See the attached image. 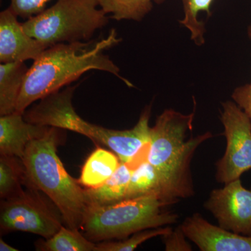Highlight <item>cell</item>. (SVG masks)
<instances>
[{
  "label": "cell",
  "instance_id": "4fadbf2b",
  "mask_svg": "<svg viewBox=\"0 0 251 251\" xmlns=\"http://www.w3.org/2000/svg\"><path fill=\"white\" fill-rule=\"evenodd\" d=\"M28 68L24 62L0 64V115L16 112Z\"/></svg>",
  "mask_w": 251,
  "mask_h": 251
},
{
  "label": "cell",
  "instance_id": "d6986e66",
  "mask_svg": "<svg viewBox=\"0 0 251 251\" xmlns=\"http://www.w3.org/2000/svg\"><path fill=\"white\" fill-rule=\"evenodd\" d=\"M99 8L117 21H141L151 11L153 0H97Z\"/></svg>",
  "mask_w": 251,
  "mask_h": 251
},
{
  "label": "cell",
  "instance_id": "2e32d148",
  "mask_svg": "<svg viewBox=\"0 0 251 251\" xmlns=\"http://www.w3.org/2000/svg\"><path fill=\"white\" fill-rule=\"evenodd\" d=\"M156 195L165 201L164 184L161 175L148 161L143 162L132 172L125 200Z\"/></svg>",
  "mask_w": 251,
  "mask_h": 251
},
{
  "label": "cell",
  "instance_id": "30bf717a",
  "mask_svg": "<svg viewBox=\"0 0 251 251\" xmlns=\"http://www.w3.org/2000/svg\"><path fill=\"white\" fill-rule=\"evenodd\" d=\"M181 228L202 251H251V237L235 233L208 222L200 214L184 220Z\"/></svg>",
  "mask_w": 251,
  "mask_h": 251
},
{
  "label": "cell",
  "instance_id": "484cf974",
  "mask_svg": "<svg viewBox=\"0 0 251 251\" xmlns=\"http://www.w3.org/2000/svg\"><path fill=\"white\" fill-rule=\"evenodd\" d=\"M248 35H249V37L250 38L251 40V24L248 27Z\"/></svg>",
  "mask_w": 251,
  "mask_h": 251
},
{
  "label": "cell",
  "instance_id": "7c38bea8",
  "mask_svg": "<svg viewBox=\"0 0 251 251\" xmlns=\"http://www.w3.org/2000/svg\"><path fill=\"white\" fill-rule=\"evenodd\" d=\"M50 126L29 123L23 114L14 112L0 117V154L23 159L28 144L44 135Z\"/></svg>",
  "mask_w": 251,
  "mask_h": 251
},
{
  "label": "cell",
  "instance_id": "d4e9b609",
  "mask_svg": "<svg viewBox=\"0 0 251 251\" xmlns=\"http://www.w3.org/2000/svg\"><path fill=\"white\" fill-rule=\"evenodd\" d=\"M0 251H18V249L11 247L7 243L4 242L2 239H0Z\"/></svg>",
  "mask_w": 251,
  "mask_h": 251
},
{
  "label": "cell",
  "instance_id": "5bb4252c",
  "mask_svg": "<svg viewBox=\"0 0 251 251\" xmlns=\"http://www.w3.org/2000/svg\"><path fill=\"white\" fill-rule=\"evenodd\" d=\"M132 172L121 162L115 173L103 184L97 188H85L87 206L109 205L125 201Z\"/></svg>",
  "mask_w": 251,
  "mask_h": 251
},
{
  "label": "cell",
  "instance_id": "ac0fdd59",
  "mask_svg": "<svg viewBox=\"0 0 251 251\" xmlns=\"http://www.w3.org/2000/svg\"><path fill=\"white\" fill-rule=\"evenodd\" d=\"M25 181V168L21 158L0 154V198L14 196L23 189Z\"/></svg>",
  "mask_w": 251,
  "mask_h": 251
},
{
  "label": "cell",
  "instance_id": "277c9868",
  "mask_svg": "<svg viewBox=\"0 0 251 251\" xmlns=\"http://www.w3.org/2000/svg\"><path fill=\"white\" fill-rule=\"evenodd\" d=\"M62 130L50 126L44 135L28 144L22 159L25 186L44 193L58 208L66 226L80 229L87 208L85 188L69 175L57 156Z\"/></svg>",
  "mask_w": 251,
  "mask_h": 251
},
{
  "label": "cell",
  "instance_id": "603a6c76",
  "mask_svg": "<svg viewBox=\"0 0 251 251\" xmlns=\"http://www.w3.org/2000/svg\"><path fill=\"white\" fill-rule=\"evenodd\" d=\"M232 99L251 122V80L250 83L237 87L232 92Z\"/></svg>",
  "mask_w": 251,
  "mask_h": 251
},
{
  "label": "cell",
  "instance_id": "4316f807",
  "mask_svg": "<svg viewBox=\"0 0 251 251\" xmlns=\"http://www.w3.org/2000/svg\"><path fill=\"white\" fill-rule=\"evenodd\" d=\"M165 1L166 0H153V2L156 3V4H161V3Z\"/></svg>",
  "mask_w": 251,
  "mask_h": 251
},
{
  "label": "cell",
  "instance_id": "5b68a950",
  "mask_svg": "<svg viewBox=\"0 0 251 251\" xmlns=\"http://www.w3.org/2000/svg\"><path fill=\"white\" fill-rule=\"evenodd\" d=\"M167 205L156 195L109 205H88L80 229L85 237L94 243L122 240L140 231L175 224L179 216L163 211Z\"/></svg>",
  "mask_w": 251,
  "mask_h": 251
},
{
  "label": "cell",
  "instance_id": "cb8c5ba5",
  "mask_svg": "<svg viewBox=\"0 0 251 251\" xmlns=\"http://www.w3.org/2000/svg\"><path fill=\"white\" fill-rule=\"evenodd\" d=\"M186 235L181 228V226L177 229L167 236L163 237L165 239V245L166 251H191V246L185 241Z\"/></svg>",
  "mask_w": 251,
  "mask_h": 251
},
{
  "label": "cell",
  "instance_id": "7a4b0ae2",
  "mask_svg": "<svg viewBox=\"0 0 251 251\" xmlns=\"http://www.w3.org/2000/svg\"><path fill=\"white\" fill-rule=\"evenodd\" d=\"M76 87L68 85L64 90L41 99L39 103L25 110L23 114L25 120L29 123L57 127L85 135L94 143L110 148L122 163L132 169L148 161L151 105L144 109L133 128L110 129L90 123L77 113L72 103Z\"/></svg>",
  "mask_w": 251,
  "mask_h": 251
},
{
  "label": "cell",
  "instance_id": "8fae6325",
  "mask_svg": "<svg viewBox=\"0 0 251 251\" xmlns=\"http://www.w3.org/2000/svg\"><path fill=\"white\" fill-rule=\"evenodd\" d=\"M11 8L0 12V62L35 60L47 46L31 37Z\"/></svg>",
  "mask_w": 251,
  "mask_h": 251
},
{
  "label": "cell",
  "instance_id": "6da1fadb",
  "mask_svg": "<svg viewBox=\"0 0 251 251\" xmlns=\"http://www.w3.org/2000/svg\"><path fill=\"white\" fill-rule=\"evenodd\" d=\"M115 29L98 40L59 44L46 49L28 69L16 112L24 114L36 100L58 92L89 71L110 73L133 87L105 51L121 42Z\"/></svg>",
  "mask_w": 251,
  "mask_h": 251
},
{
  "label": "cell",
  "instance_id": "7402d4cb",
  "mask_svg": "<svg viewBox=\"0 0 251 251\" xmlns=\"http://www.w3.org/2000/svg\"><path fill=\"white\" fill-rule=\"evenodd\" d=\"M52 0H10L9 7L18 17L28 20L43 12Z\"/></svg>",
  "mask_w": 251,
  "mask_h": 251
},
{
  "label": "cell",
  "instance_id": "3957f363",
  "mask_svg": "<svg viewBox=\"0 0 251 251\" xmlns=\"http://www.w3.org/2000/svg\"><path fill=\"white\" fill-rule=\"evenodd\" d=\"M195 111L184 115L166 109L150 128L148 161L158 172L164 184L165 200L169 204L194 195L191 162L198 147L212 138L210 132L191 137Z\"/></svg>",
  "mask_w": 251,
  "mask_h": 251
},
{
  "label": "cell",
  "instance_id": "ba28073f",
  "mask_svg": "<svg viewBox=\"0 0 251 251\" xmlns=\"http://www.w3.org/2000/svg\"><path fill=\"white\" fill-rule=\"evenodd\" d=\"M221 105L226 148L224 156L216 164V179L226 184L240 179L251 170V122L234 101L227 100Z\"/></svg>",
  "mask_w": 251,
  "mask_h": 251
},
{
  "label": "cell",
  "instance_id": "e0dca14e",
  "mask_svg": "<svg viewBox=\"0 0 251 251\" xmlns=\"http://www.w3.org/2000/svg\"><path fill=\"white\" fill-rule=\"evenodd\" d=\"M97 244L89 240L78 229L62 226L52 237L36 242V249L40 251H95Z\"/></svg>",
  "mask_w": 251,
  "mask_h": 251
},
{
  "label": "cell",
  "instance_id": "8992f818",
  "mask_svg": "<svg viewBox=\"0 0 251 251\" xmlns=\"http://www.w3.org/2000/svg\"><path fill=\"white\" fill-rule=\"evenodd\" d=\"M97 0H57L53 6L23 23L26 32L48 48L90 41L108 25Z\"/></svg>",
  "mask_w": 251,
  "mask_h": 251
},
{
  "label": "cell",
  "instance_id": "52a82bcc",
  "mask_svg": "<svg viewBox=\"0 0 251 251\" xmlns=\"http://www.w3.org/2000/svg\"><path fill=\"white\" fill-rule=\"evenodd\" d=\"M26 188L1 200V234L29 232L49 239L63 226L62 214L54 203L51 204L39 193L40 191Z\"/></svg>",
  "mask_w": 251,
  "mask_h": 251
},
{
  "label": "cell",
  "instance_id": "ffe728a7",
  "mask_svg": "<svg viewBox=\"0 0 251 251\" xmlns=\"http://www.w3.org/2000/svg\"><path fill=\"white\" fill-rule=\"evenodd\" d=\"M184 7V17L180 24L191 32V39L198 46L205 42V24L198 19V14L206 12L211 14V6L214 0H181Z\"/></svg>",
  "mask_w": 251,
  "mask_h": 251
},
{
  "label": "cell",
  "instance_id": "44dd1931",
  "mask_svg": "<svg viewBox=\"0 0 251 251\" xmlns=\"http://www.w3.org/2000/svg\"><path fill=\"white\" fill-rule=\"evenodd\" d=\"M173 231L171 227H158L145 229L132 234L131 237H127L122 240L110 242L104 241L97 244L95 251H133L138 246L149 239L161 236L165 237Z\"/></svg>",
  "mask_w": 251,
  "mask_h": 251
},
{
  "label": "cell",
  "instance_id": "9c48e42d",
  "mask_svg": "<svg viewBox=\"0 0 251 251\" xmlns=\"http://www.w3.org/2000/svg\"><path fill=\"white\" fill-rule=\"evenodd\" d=\"M204 206L220 227L251 237V188L244 187L240 179L213 190Z\"/></svg>",
  "mask_w": 251,
  "mask_h": 251
},
{
  "label": "cell",
  "instance_id": "9a60e30c",
  "mask_svg": "<svg viewBox=\"0 0 251 251\" xmlns=\"http://www.w3.org/2000/svg\"><path fill=\"white\" fill-rule=\"evenodd\" d=\"M121 161L113 151L97 148L86 160L79 184L85 188H97L105 183L120 166Z\"/></svg>",
  "mask_w": 251,
  "mask_h": 251
}]
</instances>
